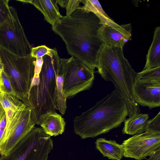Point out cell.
Listing matches in <instances>:
<instances>
[{
    "label": "cell",
    "mask_w": 160,
    "mask_h": 160,
    "mask_svg": "<svg viewBox=\"0 0 160 160\" xmlns=\"http://www.w3.org/2000/svg\"><path fill=\"white\" fill-rule=\"evenodd\" d=\"M53 146L50 136L42 128L34 127L0 160H48Z\"/></svg>",
    "instance_id": "52a82bcc"
},
{
    "label": "cell",
    "mask_w": 160,
    "mask_h": 160,
    "mask_svg": "<svg viewBox=\"0 0 160 160\" xmlns=\"http://www.w3.org/2000/svg\"><path fill=\"white\" fill-rule=\"evenodd\" d=\"M101 25L93 12L79 8L70 15L62 16L52 29L63 41L70 55L94 71L103 44L98 35Z\"/></svg>",
    "instance_id": "6da1fadb"
},
{
    "label": "cell",
    "mask_w": 160,
    "mask_h": 160,
    "mask_svg": "<svg viewBox=\"0 0 160 160\" xmlns=\"http://www.w3.org/2000/svg\"><path fill=\"white\" fill-rule=\"evenodd\" d=\"M61 70L63 75V91L67 98L90 89L94 79V71L78 59L72 57L61 58Z\"/></svg>",
    "instance_id": "ba28073f"
},
{
    "label": "cell",
    "mask_w": 160,
    "mask_h": 160,
    "mask_svg": "<svg viewBox=\"0 0 160 160\" xmlns=\"http://www.w3.org/2000/svg\"><path fill=\"white\" fill-rule=\"evenodd\" d=\"M82 0H68L65 8L66 11V15H70L80 7V4Z\"/></svg>",
    "instance_id": "484cf974"
},
{
    "label": "cell",
    "mask_w": 160,
    "mask_h": 160,
    "mask_svg": "<svg viewBox=\"0 0 160 160\" xmlns=\"http://www.w3.org/2000/svg\"><path fill=\"white\" fill-rule=\"evenodd\" d=\"M51 50V48L44 45L32 48L30 55L32 57L36 58L42 57L48 53Z\"/></svg>",
    "instance_id": "d4e9b609"
},
{
    "label": "cell",
    "mask_w": 160,
    "mask_h": 160,
    "mask_svg": "<svg viewBox=\"0 0 160 160\" xmlns=\"http://www.w3.org/2000/svg\"><path fill=\"white\" fill-rule=\"evenodd\" d=\"M68 0H57V2L62 8H65Z\"/></svg>",
    "instance_id": "83f0119b"
},
{
    "label": "cell",
    "mask_w": 160,
    "mask_h": 160,
    "mask_svg": "<svg viewBox=\"0 0 160 160\" xmlns=\"http://www.w3.org/2000/svg\"><path fill=\"white\" fill-rule=\"evenodd\" d=\"M66 122L61 115L51 111L40 116L38 125L50 137L62 134L64 132Z\"/></svg>",
    "instance_id": "4fadbf2b"
},
{
    "label": "cell",
    "mask_w": 160,
    "mask_h": 160,
    "mask_svg": "<svg viewBox=\"0 0 160 160\" xmlns=\"http://www.w3.org/2000/svg\"><path fill=\"white\" fill-rule=\"evenodd\" d=\"M132 31L131 23L120 25L118 28L102 25L99 28L98 35L103 43L112 46L123 48L130 40Z\"/></svg>",
    "instance_id": "8fae6325"
},
{
    "label": "cell",
    "mask_w": 160,
    "mask_h": 160,
    "mask_svg": "<svg viewBox=\"0 0 160 160\" xmlns=\"http://www.w3.org/2000/svg\"><path fill=\"white\" fill-rule=\"evenodd\" d=\"M22 102L10 95L4 88L0 85V102L4 110L8 109H14Z\"/></svg>",
    "instance_id": "44dd1931"
},
{
    "label": "cell",
    "mask_w": 160,
    "mask_h": 160,
    "mask_svg": "<svg viewBox=\"0 0 160 160\" xmlns=\"http://www.w3.org/2000/svg\"><path fill=\"white\" fill-rule=\"evenodd\" d=\"M135 101L139 105L151 109L160 106V84L136 82L134 87Z\"/></svg>",
    "instance_id": "7c38bea8"
},
{
    "label": "cell",
    "mask_w": 160,
    "mask_h": 160,
    "mask_svg": "<svg viewBox=\"0 0 160 160\" xmlns=\"http://www.w3.org/2000/svg\"><path fill=\"white\" fill-rule=\"evenodd\" d=\"M0 85L2 86L6 91L12 97L21 100L16 92L10 78L4 70L0 73Z\"/></svg>",
    "instance_id": "7402d4cb"
},
{
    "label": "cell",
    "mask_w": 160,
    "mask_h": 160,
    "mask_svg": "<svg viewBox=\"0 0 160 160\" xmlns=\"http://www.w3.org/2000/svg\"><path fill=\"white\" fill-rule=\"evenodd\" d=\"M149 117L148 114L139 113L134 114L126 119L124 122L122 133L133 135L143 133L145 131Z\"/></svg>",
    "instance_id": "2e32d148"
},
{
    "label": "cell",
    "mask_w": 160,
    "mask_h": 160,
    "mask_svg": "<svg viewBox=\"0 0 160 160\" xmlns=\"http://www.w3.org/2000/svg\"><path fill=\"white\" fill-rule=\"evenodd\" d=\"M0 48L19 56L30 54L31 47L24 33L17 11L10 6V12L0 26Z\"/></svg>",
    "instance_id": "9c48e42d"
},
{
    "label": "cell",
    "mask_w": 160,
    "mask_h": 160,
    "mask_svg": "<svg viewBox=\"0 0 160 160\" xmlns=\"http://www.w3.org/2000/svg\"><path fill=\"white\" fill-rule=\"evenodd\" d=\"M147 160H160V148L151 154Z\"/></svg>",
    "instance_id": "4316f807"
},
{
    "label": "cell",
    "mask_w": 160,
    "mask_h": 160,
    "mask_svg": "<svg viewBox=\"0 0 160 160\" xmlns=\"http://www.w3.org/2000/svg\"><path fill=\"white\" fill-rule=\"evenodd\" d=\"M160 84V67L137 72L136 82Z\"/></svg>",
    "instance_id": "d6986e66"
},
{
    "label": "cell",
    "mask_w": 160,
    "mask_h": 160,
    "mask_svg": "<svg viewBox=\"0 0 160 160\" xmlns=\"http://www.w3.org/2000/svg\"><path fill=\"white\" fill-rule=\"evenodd\" d=\"M4 70L3 64L0 59V73Z\"/></svg>",
    "instance_id": "f546056e"
},
{
    "label": "cell",
    "mask_w": 160,
    "mask_h": 160,
    "mask_svg": "<svg viewBox=\"0 0 160 160\" xmlns=\"http://www.w3.org/2000/svg\"><path fill=\"white\" fill-rule=\"evenodd\" d=\"M7 124L0 145L1 156H6L27 135L36 124L31 116V108L27 102H22L14 109L5 110Z\"/></svg>",
    "instance_id": "8992f818"
},
{
    "label": "cell",
    "mask_w": 160,
    "mask_h": 160,
    "mask_svg": "<svg viewBox=\"0 0 160 160\" xmlns=\"http://www.w3.org/2000/svg\"><path fill=\"white\" fill-rule=\"evenodd\" d=\"M145 131L152 134L160 135V112L153 118L148 120Z\"/></svg>",
    "instance_id": "603a6c76"
},
{
    "label": "cell",
    "mask_w": 160,
    "mask_h": 160,
    "mask_svg": "<svg viewBox=\"0 0 160 160\" xmlns=\"http://www.w3.org/2000/svg\"><path fill=\"white\" fill-rule=\"evenodd\" d=\"M123 156L141 160L160 148V135L145 131L123 141Z\"/></svg>",
    "instance_id": "30bf717a"
},
{
    "label": "cell",
    "mask_w": 160,
    "mask_h": 160,
    "mask_svg": "<svg viewBox=\"0 0 160 160\" xmlns=\"http://www.w3.org/2000/svg\"><path fill=\"white\" fill-rule=\"evenodd\" d=\"M84 5L79 8L88 12H91L99 19L101 25H107L115 28L119 27L120 25L115 22L106 14L97 0H82Z\"/></svg>",
    "instance_id": "ac0fdd59"
},
{
    "label": "cell",
    "mask_w": 160,
    "mask_h": 160,
    "mask_svg": "<svg viewBox=\"0 0 160 160\" xmlns=\"http://www.w3.org/2000/svg\"><path fill=\"white\" fill-rule=\"evenodd\" d=\"M40 72H34L28 93L27 102L31 108V116L38 124L40 115L58 109L57 106L56 76L61 68V58L57 49H51L42 57Z\"/></svg>",
    "instance_id": "277c9868"
},
{
    "label": "cell",
    "mask_w": 160,
    "mask_h": 160,
    "mask_svg": "<svg viewBox=\"0 0 160 160\" xmlns=\"http://www.w3.org/2000/svg\"><path fill=\"white\" fill-rule=\"evenodd\" d=\"M0 59L21 100H27L28 92L33 77L36 58L30 54L24 57L13 54L0 48Z\"/></svg>",
    "instance_id": "5b68a950"
},
{
    "label": "cell",
    "mask_w": 160,
    "mask_h": 160,
    "mask_svg": "<svg viewBox=\"0 0 160 160\" xmlns=\"http://www.w3.org/2000/svg\"><path fill=\"white\" fill-rule=\"evenodd\" d=\"M9 0H0V26L6 20L10 12Z\"/></svg>",
    "instance_id": "cb8c5ba5"
},
{
    "label": "cell",
    "mask_w": 160,
    "mask_h": 160,
    "mask_svg": "<svg viewBox=\"0 0 160 160\" xmlns=\"http://www.w3.org/2000/svg\"><path fill=\"white\" fill-rule=\"evenodd\" d=\"M123 48L103 43L100 52L98 72L106 81H111L127 105L128 116L139 113V105L135 101L134 87L137 72L124 56Z\"/></svg>",
    "instance_id": "3957f363"
},
{
    "label": "cell",
    "mask_w": 160,
    "mask_h": 160,
    "mask_svg": "<svg viewBox=\"0 0 160 160\" xmlns=\"http://www.w3.org/2000/svg\"><path fill=\"white\" fill-rule=\"evenodd\" d=\"M96 148L104 157L113 160H121L123 156L122 145L115 141L99 138L95 142Z\"/></svg>",
    "instance_id": "9a60e30c"
},
{
    "label": "cell",
    "mask_w": 160,
    "mask_h": 160,
    "mask_svg": "<svg viewBox=\"0 0 160 160\" xmlns=\"http://www.w3.org/2000/svg\"><path fill=\"white\" fill-rule=\"evenodd\" d=\"M57 106L60 113L65 114L67 108L66 100L63 91V78L61 68L58 70L56 76Z\"/></svg>",
    "instance_id": "ffe728a7"
},
{
    "label": "cell",
    "mask_w": 160,
    "mask_h": 160,
    "mask_svg": "<svg viewBox=\"0 0 160 160\" xmlns=\"http://www.w3.org/2000/svg\"><path fill=\"white\" fill-rule=\"evenodd\" d=\"M128 115L125 102L115 89L75 118L74 132L82 139L94 138L119 127Z\"/></svg>",
    "instance_id": "7a4b0ae2"
},
{
    "label": "cell",
    "mask_w": 160,
    "mask_h": 160,
    "mask_svg": "<svg viewBox=\"0 0 160 160\" xmlns=\"http://www.w3.org/2000/svg\"><path fill=\"white\" fill-rule=\"evenodd\" d=\"M5 113L4 109L0 102V121Z\"/></svg>",
    "instance_id": "f1b7e54d"
},
{
    "label": "cell",
    "mask_w": 160,
    "mask_h": 160,
    "mask_svg": "<svg viewBox=\"0 0 160 160\" xmlns=\"http://www.w3.org/2000/svg\"><path fill=\"white\" fill-rule=\"evenodd\" d=\"M160 67V27H156L151 44L146 55L143 70Z\"/></svg>",
    "instance_id": "e0dca14e"
},
{
    "label": "cell",
    "mask_w": 160,
    "mask_h": 160,
    "mask_svg": "<svg viewBox=\"0 0 160 160\" xmlns=\"http://www.w3.org/2000/svg\"><path fill=\"white\" fill-rule=\"evenodd\" d=\"M33 4L43 14L44 19L52 26L62 17L59 13L57 0H20Z\"/></svg>",
    "instance_id": "5bb4252c"
}]
</instances>
